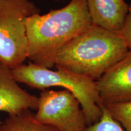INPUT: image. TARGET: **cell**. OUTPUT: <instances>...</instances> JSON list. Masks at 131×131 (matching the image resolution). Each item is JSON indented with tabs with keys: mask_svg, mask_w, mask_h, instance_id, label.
Wrapping results in <instances>:
<instances>
[{
	"mask_svg": "<svg viewBox=\"0 0 131 131\" xmlns=\"http://www.w3.org/2000/svg\"><path fill=\"white\" fill-rule=\"evenodd\" d=\"M129 51L119 33L92 24L64 46L55 67L96 81Z\"/></svg>",
	"mask_w": 131,
	"mask_h": 131,
	"instance_id": "2",
	"label": "cell"
},
{
	"mask_svg": "<svg viewBox=\"0 0 131 131\" xmlns=\"http://www.w3.org/2000/svg\"><path fill=\"white\" fill-rule=\"evenodd\" d=\"M38 122L52 126L60 131H84L86 117L80 101L71 92L43 90L39 97Z\"/></svg>",
	"mask_w": 131,
	"mask_h": 131,
	"instance_id": "5",
	"label": "cell"
},
{
	"mask_svg": "<svg viewBox=\"0 0 131 131\" xmlns=\"http://www.w3.org/2000/svg\"><path fill=\"white\" fill-rule=\"evenodd\" d=\"M34 114L29 109L9 115L0 123V131H60L55 127L38 122Z\"/></svg>",
	"mask_w": 131,
	"mask_h": 131,
	"instance_id": "9",
	"label": "cell"
},
{
	"mask_svg": "<svg viewBox=\"0 0 131 131\" xmlns=\"http://www.w3.org/2000/svg\"><path fill=\"white\" fill-rule=\"evenodd\" d=\"M40 11L30 0H0V62L9 69L27 58L25 20Z\"/></svg>",
	"mask_w": 131,
	"mask_h": 131,
	"instance_id": "4",
	"label": "cell"
},
{
	"mask_svg": "<svg viewBox=\"0 0 131 131\" xmlns=\"http://www.w3.org/2000/svg\"><path fill=\"white\" fill-rule=\"evenodd\" d=\"M52 70L29 61L10 70L16 82L42 91L50 87H62L71 92L80 101L87 126L100 119L102 110L96 83L91 78L63 69Z\"/></svg>",
	"mask_w": 131,
	"mask_h": 131,
	"instance_id": "3",
	"label": "cell"
},
{
	"mask_svg": "<svg viewBox=\"0 0 131 131\" xmlns=\"http://www.w3.org/2000/svg\"><path fill=\"white\" fill-rule=\"evenodd\" d=\"M102 115L95 123L88 126L84 131H126L118 122L114 119L106 107L100 106Z\"/></svg>",
	"mask_w": 131,
	"mask_h": 131,
	"instance_id": "11",
	"label": "cell"
},
{
	"mask_svg": "<svg viewBox=\"0 0 131 131\" xmlns=\"http://www.w3.org/2000/svg\"><path fill=\"white\" fill-rule=\"evenodd\" d=\"M119 34L125 41L129 50H131V6H129L128 13L124 19Z\"/></svg>",
	"mask_w": 131,
	"mask_h": 131,
	"instance_id": "12",
	"label": "cell"
},
{
	"mask_svg": "<svg viewBox=\"0 0 131 131\" xmlns=\"http://www.w3.org/2000/svg\"><path fill=\"white\" fill-rule=\"evenodd\" d=\"M86 2L93 25L119 33L129 9L125 0H86Z\"/></svg>",
	"mask_w": 131,
	"mask_h": 131,
	"instance_id": "8",
	"label": "cell"
},
{
	"mask_svg": "<svg viewBox=\"0 0 131 131\" xmlns=\"http://www.w3.org/2000/svg\"><path fill=\"white\" fill-rule=\"evenodd\" d=\"M96 83L100 106L131 101V50Z\"/></svg>",
	"mask_w": 131,
	"mask_h": 131,
	"instance_id": "6",
	"label": "cell"
},
{
	"mask_svg": "<svg viewBox=\"0 0 131 131\" xmlns=\"http://www.w3.org/2000/svg\"><path fill=\"white\" fill-rule=\"evenodd\" d=\"M126 131H131V101L103 106Z\"/></svg>",
	"mask_w": 131,
	"mask_h": 131,
	"instance_id": "10",
	"label": "cell"
},
{
	"mask_svg": "<svg viewBox=\"0 0 131 131\" xmlns=\"http://www.w3.org/2000/svg\"><path fill=\"white\" fill-rule=\"evenodd\" d=\"M28 40L27 58L47 69L65 45L92 25L86 0H70L60 9L37 14L25 20Z\"/></svg>",
	"mask_w": 131,
	"mask_h": 131,
	"instance_id": "1",
	"label": "cell"
},
{
	"mask_svg": "<svg viewBox=\"0 0 131 131\" xmlns=\"http://www.w3.org/2000/svg\"><path fill=\"white\" fill-rule=\"evenodd\" d=\"M39 97L29 94L20 88L6 66L0 62V111L9 115L26 110L38 109Z\"/></svg>",
	"mask_w": 131,
	"mask_h": 131,
	"instance_id": "7",
	"label": "cell"
}]
</instances>
